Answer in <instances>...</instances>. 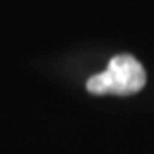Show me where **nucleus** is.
Listing matches in <instances>:
<instances>
[{
  "mask_svg": "<svg viewBox=\"0 0 154 154\" xmlns=\"http://www.w3.org/2000/svg\"><path fill=\"white\" fill-rule=\"evenodd\" d=\"M147 84L143 65L130 54H119L109 60L106 71L91 76L85 87L93 95H121L139 93Z\"/></svg>",
  "mask_w": 154,
  "mask_h": 154,
  "instance_id": "nucleus-1",
  "label": "nucleus"
}]
</instances>
